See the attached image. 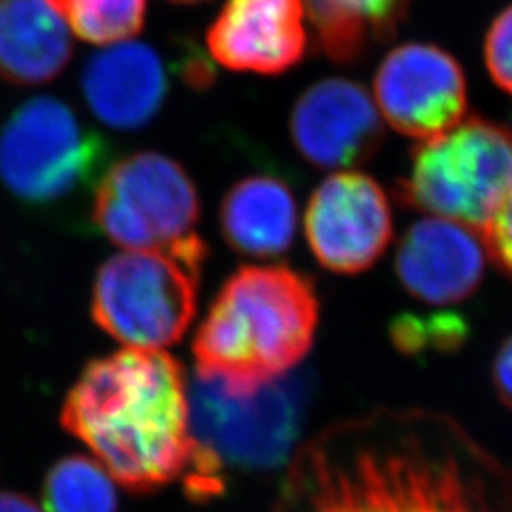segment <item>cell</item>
Instances as JSON below:
<instances>
[{
  "label": "cell",
  "mask_w": 512,
  "mask_h": 512,
  "mask_svg": "<svg viewBox=\"0 0 512 512\" xmlns=\"http://www.w3.org/2000/svg\"><path fill=\"white\" fill-rule=\"evenodd\" d=\"M302 0H226L207 31L213 59L238 73L281 74L308 48Z\"/></svg>",
  "instance_id": "7c38bea8"
},
{
  "label": "cell",
  "mask_w": 512,
  "mask_h": 512,
  "mask_svg": "<svg viewBox=\"0 0 512 512\" xmlns=\"http://www.w3.org/2000/svg\"><path fill=\"white\" fill-rule=\"evenodd\" d=\"M44 512H116L112 476L86 456L59 459L42 486Z\"/></svg>",
  "instance_id": "ac0fdd59"
},
{
  "label": "cell",
  "mask_w": 512,
  "mask_h": 512,
  "mask_svg": "<svg viewBox=\"0 0 512 512\" xmlns=\"http://www.w3.org/2000/svg\"><path fill=\"white\" fill-rule=\"evenodd\" d=\"M207 256L198 234L112 256L95 277L93 321L128 348L177 344L196 315Z\"/></svg>",
  "instance_id": "277c9868"
},
{
  "label": "cell",
  "mask_w": 512,
  "mask_h": 512,
  "mask_svg": "<svg viewBox=\"0 0 512 512\" xmlns=\"http://www.w3.org/2000/svg\"><path fill=\"white\" fill-rule=\"evenodd\" d=\"M484 61L495 84L512 95V4L495 18L488 31Z\"/></svg>",
  "instance_id": "44dd1931"
},
{
  "label": "cell",
  "mask_w": 512,
  "mask_h": 512,
  "mask_svg": "<svg viewBox=\"0 0 512 512\" xmlns=\"http://www.w3.org/2000/svg\"><path fill=\"white\" fill-rule=\"evenodd\" d=\"M0 512H44L27 495L0 492Z\"/></svg>",
  "instance_id": "cb8c5ba5"
},
{
  "label": "cell",
  "mask_w": 512,
  "mask_h": 512,
  "mask_svg": "<svg viewBox=\"0 0 512 512\" xmlns=\"http://www.w3.org/2000/svg\"><path fill=\"white\" fill-rule=\"evenodd\" d=\"M317 323L310 277L289 266H243L222 285L194 338L198 376L253 393L308 355Z\"/></svg>",
  "instance_id": "3957f363"
},
{
  "label": "cell",
  "mask_w": 512,
  "mask_h": 512,
  "mask_svg": "<svg viewBox=\"0 0 512 512\" xmlns=\"http://www.w3.org/2000/svg\"><path fill=\"white\" fill-rule=\"evenodd\" d=\"M310 384L283 376L253 393L238 395L219 380L196 376L190 433L196 446L219 465L241 471H272L293 454L308 410Z\"/></svg>",
  "instance_id": "8992f818"
},
{
  "label": "cell",
  "mask_w": 512,
  "mask_h": 512,
  "mask_svg": "<svg viewBox=\"0 0 512 512\" xmlns=\"http://www.w3.org/2000/svg\"><path fill=\"white\" fill-rule=\"evenodd\" d=\"M173 2H183V4H196V2H203V0H173Z\"/></svg>",
  "instance_id": "d4e9b609"
},
{
  "label": "cell",
  "mask_w": 512,
  "mask_h": 512,
  "mask_svg": "<svg viewBox=\"0 0 512 512\" xmlns=\"http://www.w3.org/2000/svg\"><path fill=\"white\" fill-rule=\"evenodd\" d=\"M480 234L454 220L416 222L397 251V275L416 300L435 306L459 304L475 293L486 270Z\"/></svg>",
  "instance_id": "4fadbf2b"
},
{
  "label": "cell",
  "mask_w": 512,
  "mask_h": 512,
  "mask_svg": "<svg viewBox=\"0 0 512 512\" xmlns=\"http://www.w3.org/2000/svg\"><path fill=\"white\" fill-rule=\"evenodd\" d=\"M147 0H73L63 18L76 37L105 46L141 33Z\"/></svg>",
  "instance_id": "d6986e66"
},
{
  "label": "cell",
  "mask_w": 512,
  "mask_h": 512,
  "mask_svg": "<svg viewBox=\"0 0 512 512\" xmlns=\"http://www.w3.org/2000/svg\"><path fill=\"white\" fill-rule=\"evenodd\" d=\"M492 382L499 401L512 412V336L495 353Z\"/></svg>",
  "instance_id": "603a6c76"
},
{
  "label": "cell",
  "mask_w": 512,
  "mask_h": 512,
  "mask_svg": "<svg viewBox=\"0 0 512 512\" xmlns=\"http://www.w3.org/2000/svg\"><path fill=\"white\" fill-rule=\"evenodd\" d=\"M61 425L133 494L186 475L194 454L183 366L162 349L92 361L65 397Z\"/></svg>",
  "instance_id": "7a4b0ae2"
},
{
  "label": "cell",
  "mask_w": 512,
  "mask_h": 512,
  "mask_svg": "<svg viewBox=\"0 0 512 512\" xmlns=\"http://www.w3.org/2000/svg\"><path fill=\"white\" fill-rule=\"evenodd\" d=\"M512 188V131L469 116L412 154L397 200L476 230L488 226Z\"/></svg>",
  "instance_id": "5b68a950"
},
{
  "label": "cell",
  "mask_w": 512,
  "mask_h": 512,
  "mask_svg": "<svg viewBox=\"0 0 512 512\" xmlns=\"http://www.w3.org/2000/svg\"><path fill=\"white\" fill-rule=\"evenodd\" d=\"M306 238L317 262L332 274L372 268L393 238L391 205L382 186L357 171L330 175L311 194Z\"/></svg>",
  "instance_id": "9c48e42d"
},
{
  "label": "cell",
  "mask_w": 512,
  "mask_h": 512,
  "mask_svg": "<svg viewBox=\"0 0 512 512\" xmlns=\"http://www.w3.org/2000/svg\"><path fill=\"white\" fill-rule=\"evenodd\" d=\"M294 147L315 167H351L376 154L384 126L365 88L346 78L313 84L294 105Z\"/></svg>",
  "instance_id": "8fae6325"
},
{
  "label": "cell",
  "mask_w": 512,
  "mask_h": 512,
  "mask_svg": "<svg viewBox=\"0 0 512 512\" xmlns=\"http://www.w3.org/2000/svg\"><path fill=\"white\" fill-rule=\"evenodd\" d=\"M200 219L198 190L183 165L160 152H135L101 177L93 220L128 249H156L192 234Z\"/></svg>",
  "instance_id": "ba28073f"
},
{
  "label": "cell",
  "mask_w": 512,
  "mask_h": 512,
  "mask_svg": "<svg viewBox=\"0 0 512 512\" xmlns=\"http://www.w3.org/2000/svg\"><path fill=\"white\" fill-rule=\"evenodd\" d=\"M480 238L495 264L512 277V188L488 226L480 232Z\"/></svg>",
  "instance_id": "7402d4cb"
},
{
  "label": "cell",
  "mask_w": 512,
  "mask_h": 512,
  "mask_svg": "<svg viewBox=\"0 0 512 512\" xmlns=\"http://www.w3.org/2000/svg\"><path fill=\"white\" fill-rule=\"evenodd\" d=\"M107 141L55 97H33L0 129V181L23 203L50 205L92 184Z\"/></svg>",
  "instance_id": "52a82bcc"
},
{
  "label": "cell",
  "mask_w": 512,
  "mask_h": 512,
  "mask_svg": "<svg viewBox=\"0 0 512 512\" xmlns=\"http://www.w3.org/2000/svg\"><path fill=\"white\" fill-rule=\"evenodd\" d=\"M298 211L289 184L270 175H253L234 184L220 205V230L232 249L253 258L289 251Z\"/></svg>",
  "instance_id": "2e32d148"
},
{
  "label": "cell",
  "mask_w": 512,
  "mask_h": 512,
  "mask_svg": "<svg viewBox=\"0 0 512 512\" xmlns=\"http://www.w3.org/2000/svg\"><path fill=\"white\" fill-rule=\"evenodd\" d=\"M330 61L357 63L372 42L391 37L412 0H302Z\"/></svg>",
  "instance_id": "e0dca14e"
},
{
  "label": "cell",
  "mask_w": 512,
  "mask_h": 512,
  "mask_svg": "<svg viewBox=\"0 0 512 512\" xmlns=\"http://www.w3.org/2000/svg\"><path fill=\"white\" fill-rule=\"evenodd\" d=\"M82 92L105 126L122 131L145 128L167 95L162 57L139 42H122L97 52L84 67Z\"/></svg>",
  "instance_id": "5bb4252c"
},
{
  "label": "cell",
  "mask_w": 512,
  "mask_h": 512,
  "mask_svg": "<svg viewBox=\"0 0 512 512\" xmlns=\"http://www.w3.org/2000/svg\"><path fill=\"white\" fill-rule=\"evenodd\" d=\"M389 332L395 348L408 355H420L431 349H456L467 336L463 321L454 313L433 317L403 315L393 321Z\"/></svg>",
  "instance_id": "ffe728a7"
},
{
  "label": "cell",
  "mask_w": 512,
  "mask_h": 512,
  "mask_svg": "<svg viewBox=\"0 0 512 512\" xmlns=\"http://www.w3.org/2000/svg\"><path fill=\"white\" fill-rule=\"evenodd\" d=\"M385 122L421 141L458 126L467 112V84L458 61L433 44H404L389 52L374 76Z\"/></svg>",
  "instance_id": "30bf717a"
},
{
  "label": "cell",
  "mask_w": 512,
  "mask_h": 512,
  "mask_svg": "<svg viewBox=\"0 0 512 512\" xmlns=\"http://www.w3.org/2000/svg\"><path fill=\"white\" fill-rule=\"evenodd\" d=\"M71 55L69 27L48 0H0V78L23 86L46 84Z\"/></svg>",
  "instance_id": "9a60e30c"
},
{
  "label": "cell",
  "mask_w": 512,
  "mask_h": 512,
  "mask_svg": "<svg viewBox=\"0 0 512 512\" xmlns=\"http://www.w3.org/2000/svg\"><path fill=\"white\" fill-rule=\"evenodd\" d=\"M275 512H512V471L448 414L376 410L294 454Z\"/></svg>",
  "instance_id": "6da1fadb"
}]
</instances>
